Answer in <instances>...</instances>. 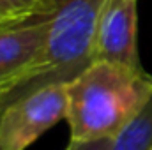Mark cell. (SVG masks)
Masks as SVG:
<instances>
[{
	"instance_id": "cell-2",
	"label": "cell",
	"mask_w": 152,
	"mask_h": 150,
	"mask_svg": "<svg viewBox=\"0 0 152 150\" xmlns=\"http://www.w3.org/2000/svg\"><path fill=\"white\" fill-rule=\"evenodd\" d=\"M106 0H53L44 48L5 104L51 83H69L96 60V36ZM4 104V106H5Z\"/></svg>"
},
{
	"instance_id": "cell-8",
	"label": "cell",
	"mask_w": 152,
	"mask_h": 150,
	"mask_svg": "<svg viewBox=\"0 0 152 150\" xmlns=\"http://www.w3.org/2000/svg\"><path fill=\"white\" fill-rule=\"evenodd\" d=\"M115 136L94 138V140H71L66 150H110Z\"/></svg>"
},
{
	"instance_id": "cell-11",
	"label": "cell",
	"mask_w": 152,
	"mask_h": 150,
	"mask_svg": "<svg viewBox=\"0 0 152 150\" xmlns=\"http://www.w3.org/2000/svg\"><path fill=\"white\" fill-rule=\"evenodd\" d=\"M0 150H2V145H0Z\"/></svg>"
},
{
	"instance_id": "cell-3",
	"label": "cell",
	"mask_w": 152,
	"mask_h": 150,
	"mask_svg": "<svg viewBox=\"0 0 152 150\" xmlns=\"http://www.w3.org/2000/svg\"><path fill=\"white\" fill-rule=\"evenodd\" d=\"M67 103V83H51L2 106V150H27L55 124L66 120Z\"/></svg>"
},
{
	"instance_id": "cell-7",
	"label": "cell",
	"mask_w": 152,
	"mask_h": 150,
	"mask_svg": "<svg viewBox=\"0 0 152 150\" xmlns=\"http://www.w3.org/2000/svg\"><path fill=\"white\" fill-rule=\"evenodd\" d=\"M53 0H0V23L20 25L44 16Z\"/></svg>"
},
{
	"instance_id": "cell-10",
	"label": "cell",
	"mask_w": 152,
	"mask_h": 150,
	"mask_svg": "<svg viewBox=\"0 0 152 150\" xmlns=\"http://www.w3.org/2000/svg\"><path fill=\"white\" fill-rule=\"evenodd\" d=\"M5 27H12V25H2V23H0V28H5Z\"/></svg>"
},
{
	"instance_id": "cell-5",
	"label": "cell",
	"mask_w": 152,
	"mask_h": 150,
	"mask_svg": "<svg viewBox=\"0 0 152 150\" xmlns=\"http://www.w3.org/2000/svg\"><path fill=\"white\" fill-rule=\"evenodd\" d=\"M48 12L30 21L0 30V85L5 87L7 97L25 73L34 66L44 48Z\"/></svg>"
},
{
	"instance_id": "cell-4",
	"label": "cell",
	"mask_w": 152,
	"mask_h": 150,
	"mask_svg": "<svg viewBox=\"0 0 152 150\" xmlns=\"http://www.w3.org/2000/svg\"><path fill=\"white\" fill-rule=\"evenodd\" d=\"M136 5L138 0L104 2L96 36V60L142 69L138 58Z\"/></svg>"
},
{
	"instance_id": "cell-12",
	"label": "cell",
	"mask_w": 152,
	"mask_h": 150,
	"mask_svg": "<svg viewBox=\"0 0 152 150\" xmlns=\"http://www.w3.org/2000/svg\"><path fill=\"white\" fill-rule=\"evenodd\" d=\"M5 28H7V27H5ZM0 30H2V28H0Z\"/></svg>"
},
{
	"instance_id": "cell-9",
	"label": "cell",
	"mask_w": 152,
	"mask_h": 150,
	"mask_svg": "<svg viewBox=\"0 0 152 150\" xmlns=\"http://www.w3.org/2000/svg\"><path fill=\"white\" fill-rule=\"evenodd\" d=\"M5 97H7V90H5L4 85H0V110H2V106L5 104Z\"/></svg>"
},
{
	"instance_id": "cell-1",
	"label": "cell",
	"mask_w": 152,
	"mask_h": 150,
	"mask_svg": "<svg viewBox=\"0 0 152 150\" xmlns=\"http://www.w3.org/2000/svg\"><path fill=\"white\" fill-rule=\"evenodd\" d=\"M71 140L117 136L152 97V74L104 60L67 83Z\"/></svg>"
},
{
	"instance_id": "cell-6",
	"label": "cell",
	"mask_w": 152,
	"mask_h": 150,
	"mask_svg": "<svg viewBox=\"0 0 152 150\" xmlns=\"http://www.w3.org/2000/svg\"><path fill=\"white\" fill-rule=\"evenodd\" d=\"M110 150H152V97L113 138Z\"/></svg>"
}]
</instances>
